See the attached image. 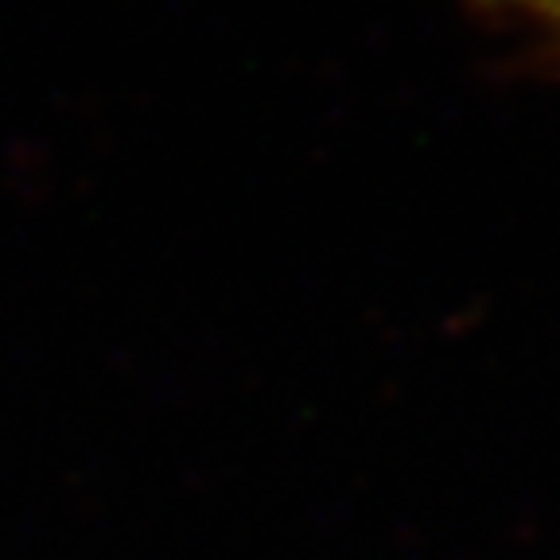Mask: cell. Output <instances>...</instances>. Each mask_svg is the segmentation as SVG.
Segmentation results:
<instances>
[{"instance_id": "6da1fadb", "label": "cell", "mask_w": 560, "mask_h": 560, "mask_svg": "<svg viewBox=\"0 0 560 560\" xmlns=\"http://www.w3.org/2000/svg\"><path fill=\"white\" fill-rule=\"evenodd\" d=\"M467 4L506 32L529 35L541 59L560 62V0H467Z\"/></svg>"}]
</instances>
